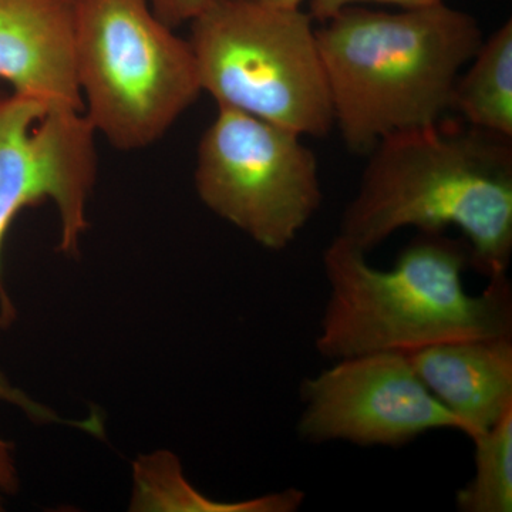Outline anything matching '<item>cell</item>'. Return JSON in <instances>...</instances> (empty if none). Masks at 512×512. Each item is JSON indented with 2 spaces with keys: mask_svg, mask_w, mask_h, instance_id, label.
Listing matches in <instances>:
<instances>
[{
  "mask_svg": "<svg viewBox=\"0 0 512 512\" xmlns=\"http://www.w3.org/2000/svg\"><path fill=\"white\" fill-rule=\"evenodd\" d=\"M339 237L372 251L402 228L466 239L471 268L490 279L507 276L512 256V138L470 124L440 120L383 138Z\"/></svg>",
  "mask_w": 512,
  "mask_h": 512,
  "instance_id": "cell-1",
  "label": "cell"
},
{
  "mask_svg": "<svg viewBox=\"0 0 512 512\" xmlns=\"http://www.w3.org/2000/svg\"><path fill=\"white\" fill-rule=\"evenodd\" d=\"M471 268L466 241L419 232L382 271L339 235L323 252L329 298L316 350L326 359L366 353H410L456 340L512 336L508 276L490 279L480 295L464 286Z\"/></svg>",
  "mask_w": 512,
  "mask_h": 512,
  "instance_id": "cell-2",
  "label": "cell"
},
{
  "mask_svg": "<svg viewBox=\"0 0 512 512\" xmlns=\"http://www.w3.org/2000/svg\"><path fill=\"white\" fill-rule=\"evenodd\" d=\"M316 37L335 127L365 156L383 138L443 120L484 40L474 16L446 3L399 12L349 6Z\"/></svg>",
  "mask_w": 512,
  "mask_h": 512,
  "instance_id": "cell-3",
  "label": "cell"
},
{
  "mask_svg": "<svg viewBox=\"0 0 512 512\" xmlns=\"http://www.w3.org/2000/svg\"><path fill=\"white\" fill-rule=\"evenodd\" d=\"M202 93L301 136L335 128L328 77L311 15L256 0H211L191 20Z\"/></svg>",
  "mask_w": 512,
  "mask_h": 512,
  "instance_id": "cell-4",
  "label": "cell"
},
{
  "mask_svg": "<svg viewBox=\"0 0 512 512\" xmlns=\"http://www.w3.org/2000/svg\"><path fill=\"white\" fill-rule=\"evenodd\" d=\"M84 114L121 151L151 146L202 93L188 40L148 0H72Z\"/></svg>",
  "mask_w": 512,
  "mask_h": 512,
  "instance_id": "cell-5",
  "label": "cell"
},
{
  "mask_svg": "<svg viewBox=\"0 0 512 512\" xmlns=\"http://www.w3.org/2000/svg\"><path fill=\"white\" fill-rule=\"evenodd\" d=\"M302 138L251 114L218 107L198 144V197L261 247L288 248L323 200L318 158Z\"/></svg>",
  "mask_w": 512,
  "mask_h": 512,
  "instance_id": "cell-6",
  "label": "cell"
},
{
  "mask_svg": "<svg viewBox=\"0 0 512 512\" xmlns=\"http://www.w3.org/2000/svg\"><path fill=\"white\" fill-rule=\"evenodd\" d=\"M94 134L84 111H49L18 94L0 97V248L20 210L52 200L60 220V249L77 254L96 181ZM0 303L3 316H12L2 282ZM23 399L25 393L0 372V400L19 406Z\"/></svg>",
  "mask_w": 512,
  "mask_h": 512,
  "instance_id": "cell-7",
  "label": "cell"
},
{
  "mask_svg": "<svg viewBox=\"0 0 512 512\" xmlns=\"http://www.w3.org/2000/svg\"><path fill=\"white\" fill-rule=\"evenodd\" d=\"M301 440L356 446L403 447L434 430L464 433L414 372L406 353H366L301 383Z\"/></svg>",
  "mask_w": 512,
  "mask_h": 512,
  "instance_id": "cell-8",
  "label": "cell"
},
{
  "mask_svg": "<svg viewBox=\"0 0 512 512\" xmlns=\"http://www.w3.org/2000/svg\"><path fill=\"white\" fill-rule=\"evenodd\" d=\"M0 79L49 111H84L72 0H0Z\"/></svg>",
  "mask_w": 512,
  "mask_h": 512,
  "instance_id": "cell-9",
  "label": "cell"
},
{
  "mask_svg": "<svg viewBox=\"0 0 512 512\" xmlns=\"http://www.w3.org/2000/svg\"><path fill=\"white\" fill-rule=\"evenodd\" d=\"M406 356L471 440L512 409V336L440 343Z\"/></svg>",
  "mask_w": 512,
  "mask_h": 512,
  "instance_id": "cell-10",
  "label": "cell"
},
{
  "mask_svg": "<svg viewBox=\"0 0 512 512\" xmlns=\"http://www.w3.org/2000/svg\"><path fill=\"white\" fill-rule=\"evenodd\" d=\"M471 66L458 76L451 110L464 123L512 138V22L484 39Z\"/></svg>",
  "mask_w": 512,
  "mask_h": 512,
  "instance_id": "cell-11",
  "label": "cell"
},
{
  "mask_svg": "<svg viewBox=\"0 0 512 512\" xmlns=\"http://www.w3.org/2000/svg\"><path fill=\"white\" fill-rule=\"evenodd\" d=\"M136 484L133 510L140 511L295 512L301 510L306 497L302 490L288 488L239 503L214 501L188 484L177 458L168 453L138 460Z\"/></svg>",
  "mask_w": 512,
  "mask_h": 512,
  "instance_id": "cell-12",
  "label": "cell"
},
{
  "mask_svg": "<svg viewBox=\"0 0 512 512\" xmlns=\"http://www.w3.org/2000/svg\"><path fill=\"white\" fill-rule=\"evenodd\" d=\"M476 447L474 477L457 493L461 512L512 511V409L471 440Z\"/></svg>",
  "mask_w": 512,
  "mask_h": 512,
  "instance_id": "cell-13",
  "label": "cell"
},
{
  "mask_svg": "<svg viewBox=\"0 0 512 512\" xmlns=\"http://www.w3.org/2000/svg\"><path fill=\"white\" fill-rule=\"evenodd\" d=\"M366 3H382V5H393L400 9H420L429 6L446 3V0H311L309 2V15L316 22L322 23L339 10L349 6H362Z\"/></svg>",
  "mask_w": 512,
  "mask_h": 512,
  "instance_id": "cell-14",
  "label": "cell"
},
{
  "mask_svg": "<svg viewBox=\"0 0 512 512\" xmlns=\"http://www.w3.org/2000/svg\"><path fill=\"white\" fill-rule=\"evenodd\" d=\"M154 13L170 28L191 22L211 0H148Z\"/></svg>",
  "mask_w": 512,
  "mask_h": 512,
  "instance_id": "cell-15",
  "label": "cell"
},
{
  "mask_svg": "<svg viewBox=\"0 0 512 512\" xmlns=\"http://www.w3.org/2000/svg\"><path fill=\"white\" fill-rule=\"evenodd\" d=\"M18 488V473L13 460L12 444L0 437V511L5 494H13Z\"/></svg>",
  "mask_w": 512,
  "mask_h": 512,
  "instance_id": "cell-16",
  "label": "cell"
},
{
  "mask_svg": "<svg viewBox=\"0 0 512 512\" xmlns=\"http://www.w3.org/2000/svg\"><path fill=\"white\" fill-rule=\"evenodd\" d=\"M256 2L274 6V8L298 9L301 8L303 0H256Z\"/></svg>",
  "mask_w": 512,
  "mask_h": 512,
  "instance_id": "cell-17",
  "label": "cell"
}]
</instances>
